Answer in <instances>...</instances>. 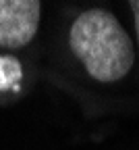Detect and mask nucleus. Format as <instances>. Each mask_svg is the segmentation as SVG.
Masks as SVG:
<instances>
[{"label": "nucleus", "instance_id": "f257e3e1", "mask_svg": "<svg viewBox=\"0 0 139 150\" xmlns=\"http://www.w3.org/2000/svg\"><path fill=\"white\" fill-rule=\"evenodd\" d=\"M71 48L85 71L104 83L123 79L135 61L129 33L104 8L85 11L73 21Z\"/></svg>", "mask_w": 139, "mask_h": 150}, {"label": "nucleus", "instance_id": "f03ea898", "mask_svg": "<svg viewBox=\"0 0 139 150\" xmlns=\"http://www.w3.org/2000/svg\"><path fill=\"white\" fill-rule=\"evenodd\" d=\"M42 4L37 0H0V46L23 48L39 27Z\"/></svg>", "mask_w": 139, "mask_h": 150}, {"label": "nucleus", "instance_id": "7ed1b4c3", "mask_svg": "<svg viewBox=\"0 0 139 150\" xmlns=\"http://www.w3.org/2000/svg\"><path fill=\"white\" fill-rule=\"evenodd\" d=\"M21 77H23V67L17 56L0 54V92L17 88Z\"/></svg>", "mask_w": 139, "mask_h": 150}, {"label": "nucleus", "instance_id": "20e7f679", "mask_svg": "<svg viewBox=\"0 0 139 150\" xmlns=\"http://www.w3.org/2000/svg\"><path fill=\"white\" fill-rule=\"evenodd\" d=\"M129 6L133 11V17H135V29H137V40H139V0H131Z\"/></svg>", "mask_w": 139, "mask_h": 150}]
</instances>
